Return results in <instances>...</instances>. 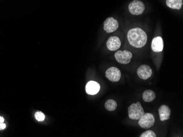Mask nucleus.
<instances>
[{"label": "nucleus", "mask_w": 183, "mask_h": 137, "mask_svg": "<svg viewBox=\"0 0 183 137\" xmlns=\"http://www.w3.org/2000/svg\"><path fill=\"white\" fill-rule=\"evenodd\" d=\"M117 107V104L116 103V102L113 99H109L105 103V107L106 109V110L110 111H113L116 110Z\"/></svg>", "instance_id": "2eb2a0df"}, {"label": "nucleus", "mask_w": 183, "mask_h": 137, "mask_svg": "<svg viewBox=\"0 0 183 137\" xmlns=\"http://www.w3.org/2000/svg\"><path fill=\"white\" fill-rule=\"evenodd\" d=\"M128 41L131 46L136 48H141L145 46L147 40L146 32L139 27L130 29L127 33Z\"/></svg>", "instance_id": "f257e3e1"}, {"label": "nucleus", "mask_w": 183, "mask_h": 137, "mask_svg": "<svg viewBox=\"0 0 183 137\" xmlns=\"http://www.w3.org/2000/svg\"><path fill=\"white\" fill-rule=\"evenodd\" d=\"M145 8L144 4L139 0L133 1L128 6V10L130 12L134 15L142 14L145 10Z\"/></svg>", "instance_id": "7ed1b4c3"}, {"label": "nucleus", "mask_w": 183, "mask_h": 137, "mask_svg": "<svg viewBox=\"0 0 183 137\" xmlns=\"http://www.w3.org/2000/svg\"><path fill=\"white\" fill-rule=\"evenodd\" d=\"M137 75L140 79L147 80L151 77L152 74V71L149 66L143 65L138 68Z\"/></svg>", "instance_id": "6e6552de"}, {"label": "nucleus", "mask_w": 183, "mask_h": 137, "mask_svg": "<svg viewBox=\"0 0 183 137\" xmlns=\"http://www.w3.org/2000/svg\"><path fill=\"white\" fill-rule=\"evenodd\" d=\"M121 41L118 37L111 36L106 42L107 48L109 50L116 51L120 48Z\"/></svg>", "instance_id": "1a4fd4ad"}, {"label": "nucleus", "mask_w": 183, "mask_h": 137, "mask_svg": "<svg viewBox=\"0 0 183 137\" xmlns=\"http://www.w3.org/2000/svg\"><path fill=\"white\" fill-rule=\"evenodd\" d=\"M119 24L117 20L113 18H107L104 22V30L107 33H111L118 29Z\"/></svg>", "instance_id": "423d86ee"}, {"label": "nucleus", "mask_w": 183, "mask_h": 137, "mask_svg": "<svg viewBox=\"0 0 183 137\" xmlns=\"http://www.w3.org/2000/svg\"><path fill=\"white\" fill-rule=\"evenodd\" d=\"M138 123L140 127L144 129H148L154 125V116L151 113L144 114L139 120Z\"/></svg>", "instance_id": "39448f33"}, {"label": "nucleus", "mask_w": 183, "mask_h": 137, "mask_svg": "<svg viewBox=\"0 0 183 137\" xmlns=\"http://www.w3.org/2000/svg\"><path fill=\"white\" fill-rule=\"evenodd\" d=\"M183 4V0H166L167 6L173 10H181Z\"/></svg>", "instance_id": "ddd939ff"}, {"label": "nucleus", "mask_w": 183, "mask_h": 137, "mask_svg": "<svg viewBox=\"0 0 183 137\" xmlns=\"http://www.w3.org/2000/svg\"><path fill=\"white\" fill-rule=\"evenodd\" d=\"M128 115L130 119L134 120H139L144 114V111L139 102L131 104L128 109Z\"/></svg>", "instance_id": "f03ea898"}, {"label": "nucleus", "mask_w": 183, "mask_h": 137, "mask_svg": "<svg viewBox=\"0 0 183 137\" xmlns=\"http://www.w3.org/2000/svg\"><path fill=\"white\" fill-rule=\"evenodd\" d=\"M100 85L98 83L94 81H90L86 86V91L87 94L90 95H94L98 94L100 91Z\"/></svg>", "instance_id": "9d476101"}, {"label": "nucleus", "mask_w": 183, "mask_h": 137, "mask_svg": "<svg viewBox=\"0 0 183 137\" xmlns=\"http://www.w3.org/2000/svg\"><path fill=\"white\" fill-rule=\"evenodd\" d=\"M4 121H5L4 118L2 117V116H0V123H4Z\"/></svg>", "instance_id": "6ab92c4d"}, {"label": "nucleus", "mask_w": 183, "mask_h": 137, "mask_svg": "<svg viewBox=\"0 0 183 137\" xmlns=\"http://www.w3.org/2000/svg\"><path fill=\"white\" fill-rule=\"evenodd\" d=\"M151 48L155 53L161 52L164 49V41L161 37L157 36L152 39Z\"/></svg>", "instance_id": "9b49d317"}, {"label": "nucleus", "mask_w": 183, "mask_h": 137, "mask_svg": "<svg viewBox=\"0 0 183 137\" xmlns=\"http://www.w3.org/2000/svg\"><path fill=\"white\" fill-rule=\"evenodd\" d=\"M156 135L152 131H147L141 135L140 137H156Z\"/></svg>", "instance_id": "f3484780"}, {"label": "nucleus", "mask_w": 183, "mask_h": 137, "mask_svg": "<svg viewBox=\"0 0 183 137\" xmlns=\"http://www.w3.org/2000/svg\"><path fill=\"white\" fill-rule=\"evenodd\" d=\"M105 76L111 82H118L121 77V73L117 68L111 67L106 70Z\"/></svg>", "instance_id": "0eeeda50"}, {"label": "nucleus", "mask_w": 183, "mask_h": 137, "mask_svg": "<svg viewBox=\"0 0 183 137\" xmlns=\"http://www.w3.org/2000/svg\"><path fill=\"white\" fill-rule=\"evenodd\" d=\"M156 98V95L153 91L147 90L145 91L143 94V99L146 102H151Z\"/></svg>", "instance_id": "4468645a"}, {"label": "nucleus", "mask_w": 183, "mask_h": 137, "mask_svg": "<svg viewBox=\"0 0 183 137\" xmlns=\"http://www.w3.org/2000/svg\"><path fill=\"white\" fill-rule=\"evenodd\" d=\"M159 113L160 120L162 121L167 120L170 119L171 111L166 105H162L161 106L159 109Z\"/></svg>", "instance_id": "f8f14e48"}, {"label": "nucleus", "mask_w": 183, "mask_h": 137, "mask_svg": "<svg viewBox=\"0 0 183 137\" xmlns=\"http://www.w3.org/2000/svg\"><path fill=\"white\" fill-rule=\"evenodd\" d=\"M35 116L36 118V120L38 121H43L45 119V115L44 113H42L41 111H37L35 114Z\"/></svg>", "instance_id": "dca6fc26"}, {"label": "nucleus", "mask_w": 183, "mask_h": 137, "mask_svg": "<svg viewBox=\"0 0 183 137\" xmlns=\"http://www.w3.org/2000/svg\"><path fill=\"white\" fill-rule=\"evenodd\" d=\"M6 127V125L4 123H0V131L4 130Z\"/></svg>", "instance_id": "a211bd4d"}, {"label": "nucleus", "mask_w": 183, "mask_h": 137, "mask_svg": "<svg viewBox=\"0 0 183 137\" xmlns=\"http://www.w3.org/2000/svg\"><path fill=\"white\" fill-rule=\"evenodd\" d=\"M132 56V53L127 50H118L115 54V58L116 61L118 63L123 65H126L130 62Z\"/></svg>", "instance_id": "20e7f679"}]
</instances>
